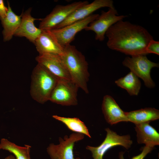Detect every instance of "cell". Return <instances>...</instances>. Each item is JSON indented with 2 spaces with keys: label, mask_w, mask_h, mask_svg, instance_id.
Instances as JSON below:
<instances>
[{
  "label": "cell",
  "mask_w": 159,
  "mask_h": 159,
  "mask_svg": "<svg viewBox=\"0 0 159 159\" xmlns=\"http://www.w3.org/2000/svg\"><path fill=\"white\" fill-rule=\"evenodd\" d=\"M147 54L153 53L159 55V42L155 41L153 39L150 40L146 48Z\"/></svg>",
  "instance_id": "obj_23"
},
{
  "label": "cell",
  "mask_w": 159,
  "mask_h": 159,
  "mask_svg": "<svg viewBox=\"0 0 159 159\" xmlns=\"http://www.w3.org/2000/svg\"><path fill=\"white\" fill-rule=\"evenodd\" d=\"M69 71L72 81L86 93H89L87 83L90 74L85 57L74 46L70 44L64 47L61 56Z\"/></svg>",
  "instance_id": "obj_2"
},
{
  "label": "cell",
  "mask_w": 159,
  "mask_h": 159,
  "mask_svg": "<svg viewBox=\"0 0 159 159\" xmlns=\"http://www.w3.org/2000/svg\"><path fill=\"white\" fill-rule=\"evenodd\" d=\"M115 82L117 86L125 90L131 96L137 95L141 85L138 77L131 71Z\"/></svg>",
  "instance_id": "obj_19"
},
{
  "label": "cell",
  "mask_w": 159,
  "mask_h": 159,
  "mask_svg": "<svg viewBox=\"0 0 159 159\" xmlns=\"http://www.w3.org/2000/svg\"><path fill=\"white\" fill-rule=\"evenodd\" d=\"M88 3L87 1H81L65 5L56 6L49 14L42 19L39 28L42 31H50L54 29L74 11Z\"/></svg>",
  "instance_id": "obj_5"
},
{
  "label": "cell",
  "mask_w": 159,
  "mask_h": 159,
  "mask_svg": "<svg viewBox=\"0 0 159 159\" xmlns=\"http://www.w3.org/2000/svg\"><path fill=\"white\" fill-rule=\"evenodd\" d=\"M8 10L6 16L0 19L3 28L2 31L3 40L6 42L12 38L19 27L21 21V15L16 14L12 10L8 3Z\"/></svg>",
  "instance_id": "obj_17"
},
{
  "label": "cell",
  "mask_w": 159,
  "mask_h": 159,
  "mask_svg": "<svg viewBox=\"0 0 159 159\" xmlns=\"http://www.w3.org/2000/svg\"><path fill=\"white\" fill-rule=\"evenodd\" d=\"M31 10L32 8H29L21 14V23L14 36L25 37L34 44L42 31L35 26L34 22L38 19L32 16Z\"/></svg>",
  "instance_id": "obj_15"
},
{
  "label": "cell",
  "mask_w": 159,
  "mask_h": 159,
  "mask_svg": "<svg viewBox=\"0 0 159 159\" xmlns=\"http://www.w3.org/2000/svg\"><path fill=\"white\" fill-rule=\"evenodd\" d=\"M135 130L138 143L153 148L159 145V134L149 122L136 124Z\"/></svg>",
  "instance_id": "obj_16"
},
{
  "label": "cell",
  "mask_w": 159,
  "mask_h": 159,
  "mask_svg": "<svg viewBox=\"0 0 159 159\" xmlns=\"http://www.w3.org/2000/svg\"><path fill=\"white\" fill-rule=\"evenodd\" d=\"M107 132L105 138L99 146L93 147L87 145L86 149L91 152L93 159H103L105 154L110 149L117 146H123L129 149L132 143L129 135H120L109 128L105 129Z\"/></svg>",
  "instance_id": "obj_6"
},
{
  "label": "cell",
  "mask_w": 159,
  "mask_h": 159,
  "mask_svg": "<svg viewBox=\"0 0 159 159\" xmlns=\"http://www.w3.org/2000/svg\"><path fill=\"white\" fill-rule=\"evenodd\" d=\"M36 60L58 80H72L69 71L61 56L39 54Z\"/></svg>",
  "instance_id": "obj_11"
},
{
  "label": "cell",
  "mask_w": 159,
  "mask_h": 159,
  "mask_svg": "<svg viewBox=\"0 0 159 159\" xmlns=\"http://www.w3.org/2000/svg\"><path fill=\"white\" fill-rule=\"evenodd\" d=\"M8 10V8L4 5V2L2 0H0V18H4L6 16Z\"/></svg>",
  "instance_id": "obj_24"
},
{
  "label": "cell",
  "mask_w": 159,
  "mask_h": 159,
  "mask_svg": "<svg viewBox=\"0 0 159 159\" xmlns=\"http://www.w3.org/2000/svg\"><path fill=\"white\" fill-rule=\"evenodd\" d=\"M122 63L138 77L141 78L146 87L152 88L155 86L150 73L153 68L159 67L158 64L150 61L145 55H137L131 57H127Z\"/></svg>",
  "instance_id": "obj_4"
},
{
  "label": "cell",
  "mask_w": 159,
  "mask_h": 159,
  "mask_svg": "<svg viewBox=\"0 0 159 159\" xmlns=\"http://www.w3.org/2000/svg\"><path fill=\"white\" fill-rule=\"evenodd\" d=\"M58 80L38 64L33 70L30 93L32 98L41 104L49 100Z\"/></svg>",
  "instance_id": "obj_3"
},
{
  "label": "cell",
  "mask_w": 159,
  "mask_h": 159,
  "mask_svg": "<svg viewBox=\"0 0 159 159\" xmlns=\"http://www.w3.org/2000/svg\"><path fill=\"white\" fill-rule=\"evenodd\" d=\"M84 137V134L76 132L69 136L65 135L63 139L59 137V144L50 143L47 148V152L51 159H80L79 157L74 158V147L76 142Z\"/></svg>",
  "instance_id": "obj_7"
},
{
  "label": "cell",
  "mask_w": 159,
  "mask_h": 159,
  "mask_svg": "<svg viewBox=\"0 0 159 159\" xmlns=\"http://www.w3.org/2000/svg\"><path fill=\"white\" fill-rule=\"evenodd\" d=\"M31 146L25 145L24 147L17 145L5 138L1 139L0 150H7L13 153L16 159H31L30 156Z\"/></svg>",
  "instance_id": "obj_20"
},
{
  "label": "cell",
  "mask_w": 159,
  "mask_h": 159,
  "mask_svg": "<svg viewBox=\"0 0 159 159\" xmlns=\"http://www.w3.org/2000/svg\"><path fill=\"white\" fill-rule=\"evenodd\" d=\"M125 113L128 121L135 125L150 122L159 118V110L154 108H145Z\"/></svg>",
  "instance_id": "obj_18"
},
{
  "label": "cell",
  "mask_w": 159,
  "mask_h": 159,
  "mask_svg": "<svg viewBox=\"0 0 159 159\" xmlns=\"http://www.w3.org/2000/svg\"><path fill=\"white\" fill-rule=\"evenodd\" d=\"M99 15L92 14L86 18L63 27L50 30L59 43L62 47L70 44L74 39L76 34L85 29Z\"/></svg>",
  "instance_id": "obj_10"
},
{
  "label": "cell",
  "mask_w": 159,
  "mask_h": 159,
  "mask_svg": "<svg viewBox=\"0 0 159 159\" xmlns=\"http://www.w3.org/2000/svg\"><path fill=\"white\" fill-rule=\"evenodd\" d=\"M102 109L105 120L110 125L121 122H129L125 112L110 95H106L104 96Z\"/></svg>",
  "instance_id": "obj_14"
},
{
  "label": "cell",
  "mask_w": 159,
  "mask_h": 159,
  "mask_svg": "<svg viewBox=\"0 0 159 159\" xmlns=\"http://www.w3.org/2000/svg\"><path fill=\"white\" fill-rule=\"evenodd\" d=\"M154 148L145 145L142 149V152L138 155L134 156L131 159H144L146 155L150 153L153 149ZM124 152H121L119 153V159H124L123 157Z\"/></svg>",
  "instance_id": "obj_22"
},
{
  "label": "cell",
  "mask_w": 159,
  "mask_h": 159,
  "mask_svg": "<svg viewBox=\"0 0 159 159\" xmlns=\"http://www.w3.org/2000/svg\"><path fill=\"white\" fill-rule=\"evenodd\" d=\"M39 54L62 55L64 47L61 46L50 31H42L34 43Z\"/></svg>",
  "instance_id": "obj_13"
},
{
  "label": "cell",
  "mask_w": 159,
  "mask_h": 159,
  "mask_svg": "<svg viewBox=\"0 0 159 159\" xmlns=\"http://www.w3.org/2000/svg\"><path fill=\"white\" fill-rule=\"evenodd\" d=\"M105 35L109 48L131 56L147 54L146 47L153 39L143 27L122 20L111 26Z\"/></svg>",
  "instance_id": "obj_1"
},
{
  "label": "cell",
  "mask_w": 159,
  "mask_h": 159,
  "mask_svg": "<svg viewBox=\"0 0 159 159\" xmlns=\"http://www.w3.org/2000/svg\"><path fill=\"white\" fill-rule=\"evenodd\" d=\"M101 13L85 29L86 31L94 32L95 34V39L100 41L104 40L105 33L111 26L127 17L126 15H118L115 8H109L107 11H102Z\"/></svg>",
  "instance_id": "obj_9"
},
{
  "label": "cell",
  "mask_w": 159,
  "mask_h": 159,
  "mask_svg": "<svg viewBox=\"0 0 159 159\" xmlns=\"http://www.w3.org/2000/svg\"><path fill=\"white\" fill-rule=\"evenodd\" d=\"M4 159H16V158L14 155H11L7 156Z\"/></svg>",
  "instance_id": "obj_25"
},
{
  "label": "cell",
  "mask_w": 159,
  "mask_h": 159,
  "mask_svg": "<svg viewBox=\"0 0 159 159\" xmlns=\"http://www.w3.org/2000/svg\"><path fill=\"white\" fill-rule=\"evenodd\" d=\"M52 117L55 119L62 122L72 131L85 135L90 138H91L87 127L79 118L64 117L57 115H53Z\"/></svg>",
  "instance_id": "obj_21"
},
{
  "label": "cell",
  "mask_w": 159,
  "mask_h": 159,
  "mask_svg": "<svg viewBox=\"0 0 159 159\" xmlns=\"http://www.w3.org/2000/svg\"><path fill=\"white\" fill-rule=\"evenodd\" d=\"M79 88L72 80H58L49 100L62 106L76 105Z\"/></svg>",
  "instance_id": "obj_8"
},
{
  "label": "cell",
  "mask_w": 159,
  "mask_h": 159,
  "mask_svg": "<svg viewBox=\"0 0 159 159\" xmlns=\"http://www.w3.org/2000/svg\"><path fill=\"white\" fill-rule=\"evenodd\" d=\"M115 8L112 0H95L79 8L72 13L65 20L57 26L54 29L60 28L84 19L96 10L101 8Z\"/></svg>",
  "instance_id": "obj_12"
}]
</instances>
